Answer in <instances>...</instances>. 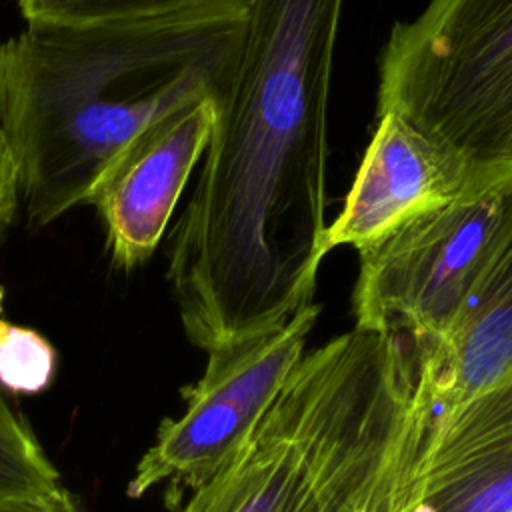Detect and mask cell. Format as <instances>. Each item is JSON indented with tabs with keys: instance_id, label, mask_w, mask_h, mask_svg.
Listing matches in <instances>:
<instances>
[{
	"instance_id": "13",
	"label": "cell",
	"mask_w": 512,
	"mask_h": 512,
	"mask_svg": "<svg viewBox=\"0 0 512 512\" xmlns=\"http://www.w3.org/2000/svg\"><path fill=\"white\" fill-rule=\"evenodd\" d=\"M58 354L38 330L0 318V388L12 394H40L56 374Z\"/></svg>"
},
{
	"instance_id": "15",
	"label": "cell",
	"mask_w": 512,
	"mask_h": 512,
	"mask_svg": "<svg viewBox=\"0 0 512 512\" xmlns=\"http://www.w3.org/2000/svg\"><path fill=\"white\" fill-rule=\"evenodd\" d=\"M0 512H78L74 498L42 500V498H4L0 500Z\"/></svg>"
},
{
	"instance_id": "5",
	"label": "cell",
	"mask_w": 512,
	"mask_h": 512,
	"mask_svg": "<svg viewBox=\"0 0 512 512\" xmlns=\"http://www.w3.org/2000/svg\"><path fill=\"white\" fill-rule=\"evenodd\" d=\"M512 242V180L404 222L358 252L356 328L436 346Z\"/></svg>"
},
{
	"instance_id": "1",
	"label": "cell",
	"mask_w": 512,
	"mask_h": 512,
	"mask_svg": "<svg viewBox=\"0 0 512 512\" xmlns=\"http://www.w3.org/2000/svg\"><path fill=\"white\" fill-rule=\"evenodd\" d=\"M344 0H250L166 278L188 340L260 336L314 302Z\"/></svg>"
},
{
	"instance_id": "9",
	"label": "cell",
	"mask_w": 512,
	"mask_h": 512,
	"mask_svg": "<svg viewBox=\"0 0 512 512\" xmlns=\"http://www.w3.org/2000/svg\"><path fill=\"white\" fill-rule=\"evenodd\" d=\"M400 512H512V372L432 422Z\"/></svg>"
},
{
	"instance_id": "4",
	"label": "cell",
	"mask_w": 512,
	"mask_h": 512,
	"mask_svg": "<svg viewBox=\"0 0 512 512\" xmlns=\"http://www.w3.org/2000/svg\"><path fill=\"white\" fill-rule=\"evenodd\" d=\"M456 150L474 192L512 180V0H428L380 52L376 112Z\"/></svg>"
},
{
	"instance_id": "11",
	"label": "cell",
	"mask_w": 512,
	"mask_h": 512,
	"mask_svg": "<svg viewBox=\"0 0 512 512\" xmlns=\"http://www.w3.org/2000/svg\"><path fill=\"white\" fill-rule=\"evenodd\" d=\"M70 492L52 466L42 444L0 388V500H58Z\"/></svg>"
},
{
	"instance_id": "12",
	"label": "cell",
	"mask_w": 512,
	"mask_h": 512,
	"mask_svg": "<svg viewBox=\"0 0 512 512\" xmlns=\"http://www.w3.org/2000/svg\"><path fill=\"white\" fill-rule=\"evenodd\" d=\"M250 0H18L26 22H120L196 12H246Z\"/></svg>"
},
{
	"instance_id": "2",
	"label": "cell",
	"mask_w": 512,
	"mask_h": 512,
	"mask_svg": "<svg viewBox=\"0 0 512 512\" xmlns=\"http://www.w3.org/2000/svg\"><path fill=\"white\" fill-rule=\"evenodd\" d=\"M246 12L28 22L2 42L0 128L28 226L44 228L86 204L104 168L146 126L216 98Z\"/></svg>"
},
{
	"instance_id": "10",
	"label": "cell",
	"mask_w": 512,
	"mask_h": 512,
	"mask_svg": "<svg viewBox=\"0 0 512 512\" xmlns=\"http://www.w3.org/2000/svg\"><path fill=\"white\" fill-rule=\"evenodd\" d=\"M418 364L432 422L512 372V242Z\"/></svg>"
},
{
	"instance_id": "3",
	"label": "cell",
	"mask_w": 512,
	"mask_h": 512,
	"mask_svg": "<svg viewBox=\"0 0 512 512\" xmlns=\"http://www.w3.org/2000/svg\"><path fill=\"white\" fill-rule=\"evenodd\" d=\"M430 426L414 344L354 326L302 356L242 452L174 512H400Z\"/></svg>"
},
{
	"instance_id": "14",
	"label": "cell",
	"mask_w": 512,
	"mask_h": 512,
	"mask_svg": "<svg viewBox=\"0 0 512 512\" xmlns=\"http://www.w3.org/2000/svg\"><path fill=\"white\" fill-rule=\"evenodd\" d=\"M20 202L18 186V168L12 156V150L6 142V136L0 128V234L12 220Z\"/></svg>"
},
{
	"instance_id": "8",
	"label": "cell",
	"mask_w": 512,
	"mask_h": 512,
	"mask_svg": "<svg viewBox=\"0 0 512 512\" xmlns=\"http://www.w3.org/2000/svg\"><path fill=\"white\" fill-rule=\"evenodd\" d=\"M470 194L472 172L456 150L406 116L382 112L344 206L326 226L324 250L360 252L414 216Z\"/></svg>"
},
{
	"instance_id": "6",
	"label": "cell",
	"mask_w": 512,
	"mask_h": 512,
	"mask_svg": "<svg viewBox=\"0 0 512 512\" xmlns=\"http://www.w3.org/2000/svg\"><path fill=\"white\" fill-rule=\"evenodd\" d=\"M320 314L312 302L284 326L208 350L204 374L182 388L184 412L158 426L156 440L138 460L126 494L140 498L166 488L176 510L186 490H198L248 444L296 364Z\"/></svg>"
},
{
	"instance_id": "7",
	"label": "cell",
	"mask_w": 512,
	"mask_h": 512,
	"mask_svg": "<svg viewBox=\"0 0 512 512\" xmlns=\"http://www.w3.org/2000/svg\"><path fill=\"white\" fill-rule=\"evenodd\" d=\"M214 98L186 104L138 132L104 168L94 206L114 268L134 272L156 252L178 198L210 140Z\"/></svg>"
}]
</instances>
